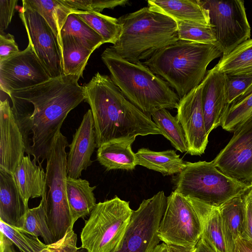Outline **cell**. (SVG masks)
<instances>
[{
  "instance_id": "cell-1",
  "label": "cell",
  "mask_w": 252,
  "mask_h": 252,
  "mask_svg": "<svg viewBox=\"0 0 252 252\" xmlns=\"http://www.w3.org/2000/svg\"><path fill=\"white\" fill-rule=\"evenodd\" d=\"M80 77L62 75L39 85L11 92L9 96L22 132L26 153L42 166L68 113L85 100Z\"/></svg>"
},
{
  "instance_id": "cell-2",
  "label": "cell",
  "mask_w": 252,
  "mask_h": 252,
  "mask_svg": "<svg viewBox=\"0 0 252 252\" xmlns=\"http://www.w3.org/2000/svg\"><path fill=\"white\" fill-rule=\"evenodd\" d=\"M83 87L97 148L114 139L161 134L151 118L128 101L109 76L98 72Z\"/></svg>"
},
{
  "instance_id": "cell-3",
  "label": "cell",
  "mask_w": 252,
  "mask_h": 252,
  "mask_svg": "<svg viewBox=\"0 0 252 252\" xmlns=\"http://www.w3.org/2000/svg\"><path fill=\"white\" fill-rule=\"evenodd\" d=\"M110 78L126 98L147 116L161 109L177 108L180 98L163 79L143 62L132 63L111 47L101 56Z\"/></svg>"
},
{
  "instance_id": "cell-4",
  "label": "cell",
  "mask_w": 252,
  "mask_h": 252,
  "mask_svg": "<svg viewBox=\"0 0 252 252\" xmlns=\"http://www.w3.org/2000/svg\"><path fill=\"white\" fill-rule=\"evenodd\" d=\"M221 55L214 45L179 40L143 63L165 81L181 99L200 84L208 64Z\"/></svg>"
},
{
  "instance_id": "cell-5",
  "label": "cell",
  "mask_w": 252,
  "mask_h": 252,
  "mask_svg": "<svg viewBox=\"0 0 252 252\" xmlns=\"http://www.w3.org/2000/svg\"><path fill=\"white\" fill-rule=\"evenodd\" d=\"M118 20L122 33L110 47L130 62L146 61L158 50L180 40L176 22L148 7L124 15Z\"/></svg>"
},
{
  "instance_id": "cell-6",
  "label": "cell",
  "mask_w": 252,
  "mask_h": 252,
  "mask_svg": "<svg viewBox=\"0 0 252 252\" xmlns=\"http://www.w3.org/2000/svg\"><path fill=\"white\" fill-rule=\"evenodd\" d=\"M174 190L208 205L219 207L242 196L252 185L236 181L220 171L212 161L186 162L182 171L172 177Z\"/></svg>"
},
{
  "instance_id": "cell-7",
  "label": "cell",
  "mask_w": 252,
  "mask_h": 252,
  "mask_svg": "<svg viewBox=\"0 0 252 252\" xmlns=\"http://www.w3.org/2000/svg\"><path fill=\"white\" fill-rule=\"evenodd\" d=\"M68 144L60 131L46 159V219L55 242L63 237L70 227H73L66 192Z\"/></svg>"
},
{
  "instance_id": "cell-8",
  "label": "cell",
  "mask_w": 252,
  "mask_h": 252,
  "mask_svg": "<svg viewBox=\"0 0 252 252\" xmlns=\"http://www.w3.org/2000/svg\"><path fill=\"white\" fill-rule=\"evenodd\" d=\"M133 211L129 202L117 196L97 203L82 230V248L87 252H111L123 237Z\"/></svg>"
},
{
  "instance_id": "cell-9",
  "label": "cell",
  "mask_w": 252,
  "mask_h": 252,
  "mask_svg": "<svg viewBox=\"0 0 252 252\" xmlns=\"http://www.w3.org/2000/svg\"><path fill=\"white\" fill-rule=\"evenodd\" d=\"M167 198L164 191H160L144 199L133 211L123 237L111 252H151L160 241L158 230Z\"/></svg>"
},
{
  "instance_id": "cell-10",
  "label": "cell",
  "mask_w": 252,
  "mask_h": 252,
  "mask_svg": "<svg viewBox=\"0 0 252 252\" xmlns=\"http://www.w3.org/2000/svg\"><path fill=\"white\" fill-rule=\"evenodd\" d=\"M209 11L210 24L214 29L216 46L226 56L250 39L251 28L242 0H199Z\"/></svg>"
},
{
  "instance_id": "cell-11",
  "label": "cell",
  "mask_w": 252,
  "mask_h": 252,
  "mask_svg": "<svg viewBox=\"0 0 252 252\" xmlns=\"http://www.w3.org/2000/svg\"><path fill=\"white\" fill-rule=\"evenodd\" d=\"M202 235L199 218L186 196L176 190L167 197L158 236L167 245L195 247Z\"/></svg>"
},
{
  "instance_id": "cell-12",
  "label": "cell",
  "mask_w": 252,
  "mask_h": 252,
  "mask_svg": "<svg viewBox=\"0 0 252 252\" xmlns=\"http://www.w3.org/2000/svg\"><path fill=\"white\" fill-rule=\"evenodd\" d=\"M19 17L25 28L30 43L51 78L63 74L62 52L53 31L45 19L22 1Z\"/></svg>"
},
{
  "instance_id": "cell-13",
  "label": "cell",
  "mask_w": 252,
  "mask_h": 252,
  "mask_svg": "<svg viewBox=\"0 0 252 252\" xmlns=\"http://www.w3.org/2000/svg\"><path fill=\"white\" fill-rule=\"evenodd\" d=\"M51 78L32 45L0 61V88L8 95Z\"/></svg>"
},
{
  "instance_id": "cell-14",
  "label": "cell",
  "mask_w": 252,
  "mask_h": 252,
  "mask_svg": "<svg viewBox=\"0 0 252 252\" xmlns=\"http://www.w3.org/2000/svg\"><path fill=\"white\" fill-rule=\"evenodd\" d=\"M212 161L225 175L252 185V119L235 130L229 142Z\"/></svg>"
},
{
  "instance_id": "cell-15",
  "label": "cell",
  "mask_w": 252,
  "mask_h": 252,
  "mask_svg": "<svg viewBox=\"0 0 252 252\" xmlns=\"http://www.w3.org/2000/svg\"><path fill=\"white\" fill-rule=\"evenodd\" d=\"M202 87V82L180 99L177 107L176 118L184 131L187 153L192 156L204 154L208 143L201 101Z\"/></svg>"
},
{
  "instance_id": "cell-16",
  "label": "cell",
  "mask_w": 252,
  "mask_h": 252,
  "mask_svg": "<svg viewBox=\"0 0 252 252\" xmlns=\"http://www.w3.org/2000/svg\"><path fill=\"white\" fill-rule=\"evenodd\" d=\"M26 148L20 127L7 99L0 102V171L13 174Z\"/></svg>"
},
{
  "instance_id": "cell-17",
  "label": "cell",
  "mask_w": 252,
  "mask_h": 252,
  "mask_svg": "<svg viewBox=\"0 0 252 252\" xmlns=\"http://www.w3.org/2000/svg\"><path fill=\"white\" fill-rule=\"evenodd\" d=\"M67 157V176L79 178L82 172L92 165V156L97 148L93 117L91 109L84 114L82 121L68 145Z\"/></svg>"
},
{
  "instance_id": "cell-18",
  "label": "cell",
  "mask_w": 252,
  "mask_h": 252,
  "mask_svg": "<svg viewBox=\"0 0 252 252\" xmlns=\"http://www.w3.org/2000/svg\"><path fill=\"white\" fill-rule=\"evenodd\" d=\"M201 101L206 130L208 135L220 126L229 104L226 97L224 74L215 66L202 81Z\"/></svg>"
},
{
  "instance_id": "cell-19",
  "label": "cell",
  "mask_w": 252,
  "mask_h": 252,
  "mask_svg": "<svg viewBox=\"0 0 252 252\" xmlns=\"http://www.w3.org/2000/svg\"><path fill=\"white\" fill-rule=\"evenodd\" d=\"M13 174L0 171V220L18 228L23 225L29 209Z\"/></svg>"
},
{
  "instance_id": "cell-20",
  "label": "cell",
  "mask_w": 252,
  "mask_h": 252,
  "mask_svg": "<svg viewBox=\"0 0 252 252\" xmlns=\"http://www.w3.org/2000/svg\"><path fill=\"white\" fill-rule=\"evenodd\" d=\"M186 197L200 220L201 238L215 252H228L218 207L208 205L191 197Z\"/></svg>"
},
{
  "instance_id": "cell-21",
  "label": "cell",
  "mask_w": 252,
  "mask_h": 252,
  "mask_svg": "<svg viewBox=\"0 0 252 252\" xmlns=\"http://www.w3.org/2000/svg\"><path fill=\"white\" fill-rule=\"evenodd\" d=\"M152 10L164 14L175 21L194 22L210 26L209 11L199 0H148Z\"/></svg>"
},
{
  "instance_id": "cell-22",
  "label": "cell",
  "mask_w": 252,
  "mask_h": 252,
  "mask_svg": "<svg viewBox=\"0 0 252 252\" xmlns=\"http://www.w3.org/2000/svg\"><path fill=\"white\" fill-rule=\"evenodd\" d=\"M136 137L114 139L101 144L96 151V160L107 171L132 170L137 165L131 145Z\"/></svg>"
},
{
  "instance_id": "cell-23",
  "label": "cell",
  "mask_w": 252,
  "mask_h": 252,
  "mask_svg": "<svg viewBox=\"0 0 252 252\" xmlns=\"http://www.w3.org/2000/svg\"><path fill=\"white\" fill-rule=\"evenodd\" d=\"M13 176L27 205L30 198L42 197L45 186L46 172L37 165L30 155L23 157Z\"/></svg>"
},
{
  "instance_id": "cell-24",
  "label": "cell",
  "mask_w": 252,
  "mask_h": 252,
  "mask_svg": "<svg viewBox=\"0 0 252 252\" xmlns=\"http://www.w3.org/2000/svg\"><path fill=\"white\" fill-rule=\"evenodd\" d=\"M95 188L87 180L67 176L66 192L73 227L78 219L90 215L96 205L93 192Z\"/></svg>"
},
{
  "instance_id": "cell-25",
  "label": "cell",
  "mask_w": 252,
  "mask_h": 252,
  "mask_svg": "<svg viewBox=\"0 0 252 252\" xmlns=\"http://www.w3.org/2000/svg\"><path fill=\"white\" fill-rule=\"evenodd\" d=\"M221 216L228 252H233L235 243L243 235L245 205L242 196H237L218 207Z\"/></svg>"
},
{
  "instance_id": "cell-26",
  "label": "cell",
  "mask_w": 252,
  "mask_h": 252,
  "mask_svg": "<svg viewBox=\"0 0 252 252\" xmlns=\"http://www.w3.org/2000/svg\"><path fill=\"white\" fill-rule=\"evenodd\" d=\"M137 165L161 173L163 176L173 175L181 172L186 162L173 150L154 151L141 148L135 153Z\"/></svg>"
},
{
  "instance_id": "cell-27",
  "label": "cell",
  "mask_w": 252,
  "mask_h": 252,
  "mask_svg": "<svg viewBox=\"0 0 252 252\" xmlns=\"http://www.w3.org/2000/svg\"><path fill=\"white\" fill-rule=\"evenodd\" d=\"M61 44L63 74L82 77L88 60L94 51L70 36H62Z\"/></svg>"
},
{
  "instance_id": "cell-28",
  "label": "cell",
  "mask_w": 252,
  "mask_h": 252,
  "mask_svg": "<svg viewBox=\"0 0 252 252\" xmlns=\"http://www.w3.org/2000/svg\"><path fill=\"white\" fill-rule=\"evenodd\" d=\"M24 0L45 19L55 34L61 49V32L68 16L74 11L63 0Z\"/></svg>"
},
{
  "instance_id": "cell-29",
  "label": "cell",
  "mask_w": 252,
  "mask_h": 252,
  "mask_svg": "<svg viewBox=\"0 0 252 252\" xmlns=\"http://www.w3.org/2000/svg\"><path fill=\"white\" fill-rule=\"evenodd\" d=\"M252 119V85L229 104L224 113L220 126L234 132L245 122Z\"/></svg>"
},
{
  "instance_id": "cell-30",
  "label": "cell",
  "mask_w": 252,
  "mask_h": 252,
  "mask_svg": "<svg viewBox=\"0 0 252 252\" xmlns=\"http://www.w3.org/2000/svg\"><path fill=\"white\" fill-rule=\"evenodd\" d=\"M103 39L105 43L115 44L122 33V26L118 19L101 13L74 11Z\"/></svg>"
},
{
  "instance_id": "cell-31",
  "label": "cell",
  "mask_w": 252,
  "mask_h": 252,
  "mask_svg": "<svg viewBox=\"0 0 252 252\" xmlns=\"http://www.w3.org/2000/svg\"><path fill=\"white\" fill-rule=\"evenodd\" d=\"M151 116L161 134L172 145L181 153H187L188 145L184 131L176 117L173 116L166 109L158 110Z\"/></svg>"
},
{
  "instance_id": "cell-32",
  "label": "cell",
  "mask_w": 252,
  "mask_h": 252,
  "mask_svg": "<svg viewBox=\"0 0 252 252\" xmlns=\"http://www.w3.org/2000/svg\"><path fill=\"white\" fill-rule=\"evenodd\" d=\"M216 66L223 73L252 72V39L243 42L228 55L222 56Z\"/></svg>"
},
{
  "instance_id": "cell-33",
  "label": "cell",
  "mask_w": 252,
  "mask_h": 252,
  "mask_svg": "<svg viewBox=\"0 0 252 252\" xmlns=\"http://www.w3.org/2000/svg\"><path fill=\"white\" fill-rule=\"evenodd\" d=\"M75 38L87 48L94 51L105 43L102 38L75 13L70 14L62 28V36Z\"/></svg>"
},
{
  "instance_id": "cell-34",
  "label": "cell",
  "mask_w": 252,
  "mask_h": 252,
  "mask_svg": "<svg viewBox=\"0 0 252 252\" xmlns=\"http://www.w3.org/2000/svg\"><path fill=\"white\" fill-rule=\"evenodd\" d=\"M20 229L32 235L40 236L46 245L55 242L47 222L45 188L39 205L27 210Z\"/></svg>"
},
{
  "instance_id": "cell-35",
  "label": "cell",
  "mask_w": 252,
  "mask_h": 252,
  "mask_svg": "<svg viewBox=\"0 0 252 252\" xmlns=\"http://www.w3.org/2000/svg\"><path fill=\"white\" fill-rule=\"evenodd\" d=\"M175 21L180 40L216 46V38L212 25L207 26L191 22Z\"/></svg>"
},
{
  "instance_id": "cell-36",
  "label": "cell",
  "mask_w": 252,
  "mask_h": 252,
  "mask_svg": "<svg viewBox=\"0 0 252 252\" xmlns=\"http://www.w3.org/2000/svg\"><path fill=\"white\" fill-rule=\"evenodd\" d=\"M0 231L15 245L21 252H39L47 245L38 238L0 220Z\"/></svg>"
},
{
  "instance_id": "cell-37",
  "label": "cell",
  "mask_w": 252,
  "mask_h": 252,
  "mask_svg": "<svg viewBox=\"0 0 252 252\" xmlns=\"http://www.w3.org/2000/svg\"><path fill=\"white\" fill-rule=\"evenodd\" d=\"M224 74L227 99L230 104L252 85V72Z\"/></svg>"
},
{
  "instance_id": "cell-38",
  "label": "cell",
  "mask_w": 252,
  "mask_h": 252,
  "mask_svg": "<svg viewBox=\"0 0 252 252\" xmlns=\"http://www.w3.org/2000/svg\"><path fill=\"white\" fill-rule=\"evenodd\" d=\"M74 11L101 13L104 9H113L129 4L127 0H63Z\"/></svg>"
},
{
  "instance_id": "cell-39",
  "label": "cell",
  "mask_w": 252,
  "mask_h": 252,
  "mask_svg": "<svg viewBox=\"0 0 252 252\" xmlns=\"http://www.w3.org/2000/svg\"><path fill=\"white\" fill-rule=\"evenodd\" d=\"M70 227L65 235L60 240L50 244L39 252H79L77 247V234Z\"/></svg>"
},
{
  "instance_id": "cell-40",
  "label": "cell",
  "mask_w": 252,
  "mask_h": 252,
  "mask_svg": "<svg viewBox=\"0 0 252 252\" xmlns=\"http://www.w3.org/2000/svg\"><path fill=\"white\" fill-rule=\"evenodd\" d=\"M245 205L244 229L242 236L252 241V187L242 195Z\"/></svg>"
},
{
  "instance_id": "cell-41",
  "label": "cell",
  "mask_w": 252,
  "mask_h": 252,
  "mask_svg": "<svg viewBox=\"0 0 252 252\" xmlns=\"http://www.w3.org/2000/svg\"><path fill=\"white\" fill-rule=\"evenodd\" d=\"M17 0H0V32H4L10 23Z\"/></svg>"
},
{
  "instance_id": "cell-42",
  "label": "cell",
  "mask_w": 252,
  "mask_h": 252,
  "mask_svg": "<svg viewBox=\"0 0 252 252\" xmlns=\"http://www.w3.org/2000/svg\"><path fill=\"white\" fill-rule=\"evenodd\" d=\"M19 51L13 35L0 32V61Z\"/></svg>"
},
{
  "instance_id": "cell-43",
  "label": "cell",
  "mask_w": 252,
  "mask_h": 252,
  "mask_svg": "<svg viewBox=\"0 0 252 252\" xmlns=\"http://www.w3.org/2000/svg\"><path fill=\"white\" fill-rule=\"evenodd\" d=\"M233 252H252V241L243 236L237 239Z\"/></svg>"
},
{
  "instance_id": "cell-44",
  "label": "cell",
  "mask_w": 252,
  "mask_h": 252,
  "mask_svg": "<svg viewBox=\"0 0 252 252\" xmlns=\"http://www.w3.org/2000/svg\"><path fill=\"white\" fill-rule=\"evenodd\" d=\"M0 241V252H17L13 247V243L1 232Z\"/></svg>"
},
{
  "instance_id": "cell-45",
  "label": "cell",
  "mask_w": 252,
  "mask_h": 252,
  "mask_svg": "<svg viewBox=\"0 0 252 252\" xmlns=\"http://www.w3.org/2000/svg\"><path fill=\"white\" fill-rule=\"evenodd\" d=\"M194 252H215L201 237L195 246Z\"/></svg>"
},
{
  "instance_id": "cell-46",
  "label": "cell",
  "mask_w": 252,
  "mask_h": 252,
  "mask_svg": "<svg viewBox=\"0 0 252 252\" xmlns=\"http://www.w3.org/2000/svg\"><path fill=\"white\" fill-rule=\"evenodd\" d=\"M169 252H194L195 247H185L173 245H167Z\"/></svg>"
},
{
  "instance_id": "cell-47",
  "label": "cell",
  "mask_w": 252,
  "mask_h": 252,
  "mask_svg": "<svg viewBox=\"0 0 252 252\" xmlns=\"http://www.w3.org/2000/svg\"><path fill=\"white\" fill-rule=\"evenodd\" d=\"M151 252H169L167 244L162 242L157 245Z\"/></svg>"
}]
</instances>
